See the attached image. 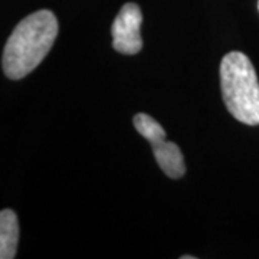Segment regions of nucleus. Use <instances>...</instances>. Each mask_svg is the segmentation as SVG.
Here are the masks:
<instances>
[{
  "instance_id": "1",
  "label": "nucleus",
  "mask_w": 259,
  "mask_h": 259,
  "mask_svg": "<svg viewBox=\"0 0 259 259\" xmlns=\"http://www.w3.org/2000/svg\"><path fill=\"white\" fill-rule=\"evenodd\" d=\"M56 35L58 20L51 10H37L20 20L5 45V75L18 81L30 74L52 49Z\"/></svg>"
},
{
  "instance_id": "2",
  "label": "nucleus",
  "mask_w": 259,
  "mask_h": 259,
  "mask_svg": "<svg viewBox=\"0 0 259 259\" xmlns=\"http://www.w3.org/2000/svg\"><path fill=\"white\" fill-rule=\"evenodd\" d=\"M222 98L235 120L259 125V81L250 59L242 52H229L221 62Z\"/></svg>"
},
{
  "instance_id": "3",
  "label": "nucleus",
  "mask_w": 259,
  "mask_h": 259,
  "mask_svg": "<svg viewBox=\"0 0 259 259\" xmlns=\"http://www.w3.org/2000/svg\"><path fill=\"white\" fill-rule=\"evenodd\" d=\"M143 13L136 3L124 5L118 12L111 28L112 47L124 55H136L143 48L140 28Z\"/></svg>"
},
{
  "instance_id": "4",
  "label": "nucleus",
  "mask_w": 259,
  "mask_h": 259,
  "mask_svg": "<svg viewBox=\"0 0 259 259\" xmlns=\"http://www.w3.org/2000/svg\"><path fill=\"white\" fill-rule=\"evenodd\" d=\"M153 154L157 164L167 177L182 179L185 176V158L177 144L166 140L157 144H153Z\"/></svg>"
},
{
  "instance_id": "5",
  "label": "nucleus",
  "mask_w": 259,
  "mask_h": 259,
  "mask_svg": "<svg viewBox=\"0 0 259 259\" xmlns=\"http://www.w3.org/2000/svg\"><path fill=\"white\" fill-rule=\"evenodd\" d=\"M18 216L10 209H3L0 212V258H15L18 252Z\"/></svg>"
},
{
  "instance_id": "6",
  "label": "nucleus",
  "mask_w": 259,
  "mask_h": 259,
  "mask_svg": "<svg viewBox=\"0 0 259 259\" xmlns=\"http://www.w3.org/2000/svg\"><path fill=\"white\" fill-rule=\"evenodd\" d=\"M133 122H134L136 130L139 131L144 139L147 140L151 146L166 140V131H164V128L151 115L144 114V112H140V114H137L133 118Z\"/></svg>"
},
{
  "instance_id": "7",
  "label": "nucleus",
  "mask_w": 259,
  "mask_h": 259,
  "mask_svg": "<svg viewBox=\"0 0 259 259\" xmlns=\"http://www.w3.org/2000/svg\"><path fill=\"white\" fill-rule=\"evenodd\" d=\"M183 259H194V256H190V255H187V256H182Z\"/></svg>"
}]
</instances>
